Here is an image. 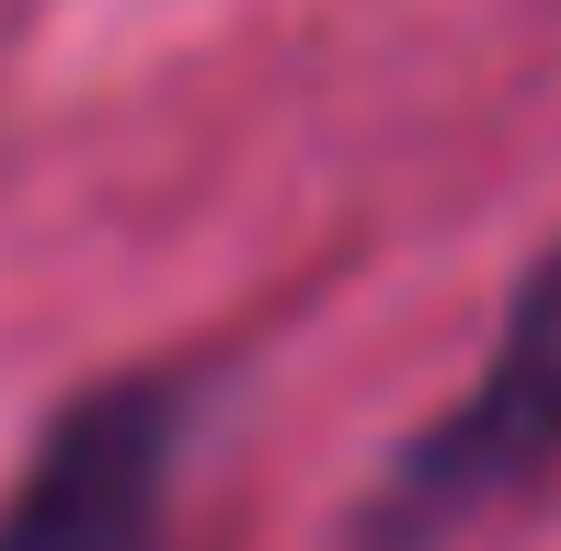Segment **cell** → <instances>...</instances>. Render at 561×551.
<instances>
[{
  "instance_id": "6da1fadb",
  "label": "cell",
  "mask_w": 561,
  "mask_h": 551,
  "mask_svg": "<svg viewBox=\"0 0 561 551\" xmlns=\"http://www.w3.org/2000/svg\"><path fill=\"white\" fill-rule=\"evenodd\" d=\"M550 460H561V241L527 265V288L504 299L470 391H458L390 460V483L367 494L355 551H436L447 529H470L504 494H527Z\"/></svg>"
},
{
  "instance_id": "7a4b0ae2",
  "label": "cell",
  "mask_w": 561,
  "mask_h": 551,
  "mask_svg": "<svg viewBox=\"0 0 561 551\" xmlns=\"http://www.w3.org/2000/svg\"><path fill=\"white\" fill-rule=\"evenodd\" d=\"M184 460V391L104 380L35 437L23 483L0 494V551H149Z\"/></svg>"
}]
</instances>
